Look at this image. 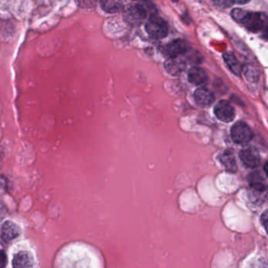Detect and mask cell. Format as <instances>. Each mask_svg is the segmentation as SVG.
I'll list each match as a JSON object with an SVG mask.
<instances>
[{
  "label": "cell",
  "mask_w": 268,
  "mask_h": 268,
  "mask_svg": "<svg viewBox=\"0 0 268 268\" xmlns=\"http://www.w3.org/2000/svg\"><path fill=\"white\" fill-rule=\"evenodd\" d=\"M220 162L228 172H234L237 170L235 159L230 152H225L220 156Z\"/></svg>",
  "instance_id": "obj_15"
},
{
  "label": "cell",
  "mask_w": 268,
  "mask_h": 268,
  "mask_svg": "<svg viewBox=\"0 0 268 268\" xmlns=\"http://www.w3.org/2000/svg\"><path fill=\"white\" fill-rule=\"evenodd\" d=\"M186 62L183 59L179 57L169 58L165 62V70L167 71L168 73L172 76H176L180 75L186 69Z\"/></svg>",
  "instance_id": "obj_7"
},
{
  "label": "cell",
  "mask_w": 268,
  "mask_h": 268,
  "mask_svg": "<svg viewBox=\"0 0 268 268\" xmlns=\"http://www.w3.org/2000/svg\"><path fill=\"white\" fill-rule=\"evenodd\" d=\"M261 222L263 227H264L265 230H266V233L268 234V210L264 211L263 215H262Z\"/></svg>",
  "instance_id": "obj_20"
},
{
  "label": "cell",
  "mask_w": 268,
  "mask_h": 268,
  "mask_svg": "<svg viewBox=\"0 0 268 268\" xmlns=\"http://www.w3.org/2000/svg\"><path fill=\"white\" fill-rule=\"evenodd\" d=\"M147 11L144 6L132 4L126 7L123 13L124 22L131 27H139L146 21Z\"/></svg>",
  "instance_id": "obj_1"
},
{
  "label": "cell",
  "mask_w": 268,
  "mask_h": 268,
  "mask_svg": "<svg viewBox=\"0 0 268 268\" xmlns=\"http://www.w3.org/2000/svg\"><path fill=\"white\" fill-rule=\"evenodd\" d=\"M243 71H244L246 79L250 82H256L260 78L259 70L254 66H252L250 64H247L246 66H245L243 67Z\"/></svg>",
  "instance_id": "obj_16"
},
{
  "label": "cell",
  "mask_w": 268,
  "mask_h": 268,
  "mask_svg": "<svg viewBox=\"0 0 268 268\" xmlns=\"http://www.w3.org/2000/svg\"><path fill=\"white\" fill-rule=\"evenodd\" d=\"M247 11H244L243 9L236 8L233 10L231 12V16L234 18V21H237L238 23H243V20L245 19V17L248 14Z\"/></svg>",
  "instance_id": "obj_17"
},
{
  "label": "cell",
  "mask_w": 268,
  "mask_h": 268,
  "mask_svg": "<svg viewBox=\"0 0 268 268\" xmlns=\"http://www.w3.org/2000/svg\"><path fill=\"white\" fill-rule=\"evenodd\" d=\"M194 97H195L196 103L201 107L210 106L215 101V96L213 93L208 88H204V87L197 89Z\"/></svg>",
  "instance_id": "obj_9"
},
{
  "label": "cell",
  "mask_w": 268,
  "mask_h": 268,
  "mask_svg": "<svg viewBox=\"0 0 268 268\" xmlns=\"http://www.w3.org/2000/svg\"><path fill=\"white\" fill-rule=\"evenodd\" d=\"M216 5L222 7V8H229L232 7L235 4L234 0H211Z\"/></svg>",
  "instance_id": "obj_18"
},
{
  "label": "cell",
  "mask_w": 268,
  "mask_h": 268,
  "mask_svg": "<svg viewBox=\"0 0 268 268\" xmlns=\"http://www.w3.org/2000/svg\"><path fill=\"white\" fill-rule=\"evenodd\" d=\"M188 45L186 42L182 40H175L168 43L165 47V53L169 58L179 57L182 53L187 51Z\"/></svg>",
  "instance_id": "obj_10"
},
{
  "label": "cell",
  "mask_w": 268,
  "mask_h": 268,
  "mask_svg": "<svg viewBox=\"0 0 268 268\" xmlns=\"http://www.w3.org/2000/svg\"><path fill=\"white\" fill-rule=\"evenodd\" d=\"M231 137L237 144H247L253 140V133L248 124L239 121L231 128Z\"/></svg>",
  "instance_id": "obj_4"
},
{
  "label": "cell",
  "mask_w": 268,
  "mask_h": 268,
  "mask_svg": "<svg viewBox=\"0 0 268 268\" xmlns=\"http://www.w3.org/2000/svg\"><path fill=\"white\" fill-rule=\"evenodd\" d=\"M21 234V229L19 226L16 224L14 222H4L1 227V241L4 244H9L14 239L19 237Z\"/></svg>",
  "instance_id": "obj_6"
},
{
  "label": "cell",
  "mask_w": 268,
  "mask_h": 268,
  "mask_svg": "<svg viewBox=\"0 0 268 268\" xmlns=\"http://www.w3.org/2000/svg\"><path fill=\"white\" fill-rule=\"evenodd\" d=\"M264 171H265V172H266V175H267V177H268V162H266V163L265 164Z\"/></svg>",
  "instance_id": "obj_24"
},
{
  "label": "cell",
  "mask_w": 268,
  "mask_h": 268,
  "mask_svg": "<svg viewBox=\"0 0 268 268\" xmlns=\"http://www.w3.org/2000/svg\"><path fill=\"white\" fill-rule=\"evenodd\" d=\"M101 7L110 14L118 12L124 7V0H100Z\"/></svg>",
  "instance_id": "obj_13"
},
{
  "label": "cell",
  "mask_w": 268,
  "mask_h": 268,
  "mask_svg": "<svg viewBox=\"0 0 268 268\" xmlns=\"http://www.w3.org/2000/svg\"><path fill=\"white\" fill-rule=\"evenodd\" d=\"M224 59L229 69L233 73L235 74L237 76H241L243 67L234 55L230 53H225Z\"/></svg>",
  "instance_id": "obj_14"
},
{
  "label": "cell",
  "mask_w": 268,
  "mask_h": 268,
  "mask_svg": "<svg viewBox=\"0 0 268 268\" xmlns=\"http://www.w3.org/2000/svg\"><path fill=\"white\" fill-rule=\"evenodd\" d=\"M188 79L192 85L201 86L208 81V75L202 68L193 67L188 72Z\"/></svg>",
  "instance_id": "obj_12"
},
{
  "label": "cell",
  "mask_w": 268,
  "mask_h": 268,
  "mask_svg": "<svg viewBox=\"0 0 268 268\" xmlns=\"http://www.w3.org/2000/svg\"><path fill=\"white\" fill-rule=\"evenodd\" d=\"M171 1H172V2H178V1H179V0H171Z\"/></svg>",
  "instance_id": "obj_25"
},
{
  "label": "cell",
  "mask_w": 268,
  "mask_h": 268,
  "mask_svg": "<svg viewBox=\"0 0 268 268\" xmlns=\"http://www.w3.org/2000/svg\"><path fill=\"white\" fill-rule=\"evenodd\" d=\"M7 261V255H6L5 252L2 250L1 255H0V266L2 268L5 267Z\"/></svg>",
  "instance_id": "obj_21"
},
{
  "label": "cell",
  "mask_w": 268,
  "mask_h": 268,
  "mask_svg": "<svg viewBox=\"0 0 268 268\" xmlns=\"http://www.w3.org/2000/svg\"><path fill=\"white\" fill-rule=\"evenodd\" d=\"M250 0H234V2L239 5H244V4H248Z\"/></svg>",
  "instance_id": "obj_22"
},
{
  "label": "cell",
  "mask_w": 268,
  "mask_h": 268,
  "mask_svg": "<svg viewBox=\"0 0 268 268\" xmlns=\"http://www.w3.org/2000/svg\"><path fill=\"white\" fill-rule=\"evenodd\" d=\"M242 24L253 33L263 31L268 26V17L263 13H248Z\"/></svg>",
  "instance_id": "obj_3"
},
{
  "label": "cell",
  "mask_w": 268,
  "mask_h": 268,
  "mask_svg": "<svg viewBox=\"0 0 268 268\" xmlns=\"http://www.w3.org/2000/svg\"><path fill=\"white\" fill-rule=\"evenodd\" d=\"M76 1L83 8H91L96 6L98 0H76Z\"/></svg>",
  "instance_id": "obj_19"
},
{
  "label": "cell",
  "mask_w": 268,
  "mask_h": 268,
  "mask_svg": "<svg viewBox=\"0 0 268 268\" xmlns=\"http://www.w3.org/2000/svg\"><path fill=\"white\" fill-rule=\"evenodd\" d=\"M240 158L246 167L256 168L260 165V153L254 148H249L240 153Z\"/></svg>",
  "instance_id": "obj_8"
},
{
  "label": "cell",
  "mask_w": 268,
  "mask_h": 268,
  "mask_svg": "<svg viewBox=\"0 0 268 268\" xmlns=\"http://www.w3.org/2000/svg\"><path fill=\"white\" fill-rule=\"evenodd\" d=\"M33 256L27 251H20L14 254L12 260V266L14 267H32L33 264Z\"/></svg>",
  "instance_id": "obj_11"
},
{
  "label": "cell",
  "mask_w": 268,
  "mask_h": 268,
  "mask_svg": "<svg viewBox=\"0 0 268 268\" xmlns=\"http://www.w3.org/2000/svg\"><path fill=\"white\" fill-rule=\"evenodd\" d=\"M146 33L155 40H160L167 36L169 27L163 18L158 16L153 15L148 20L146 24Z\"/></svg>",
  "instance_id": "obj_2"
},
{
  "label": "cell",
  "mask_w": 268,
  "mask_h": 268,
  "mask_svg": "<svg viewBox=\"0 0 268 268\" xmlns=\"http://www.w3.org/2000/svg\"><path fill=\"white\" fill-rule=\"evenodd\" d=\"M217 118L223 122H231L235 117V110L229 101L222 100L219 101L214 109Z\"/></svg>",
  "instance_id": "obj_5"
},
{
  "label": "cell",
  "mask_w": 268,
  "mask_h": 268,
  "mask_svg": "<svg viewBox=\"0 0 268 268\" xmlns=\"http://www.w3.org/2000/svg\"><path fill=\"white\" fill-rule=\"evenodd\" d=\"M263 37L268 40V26L263 31Z\"/></svg>",
  "instance_id": "obj_23"
}]
</instances>
